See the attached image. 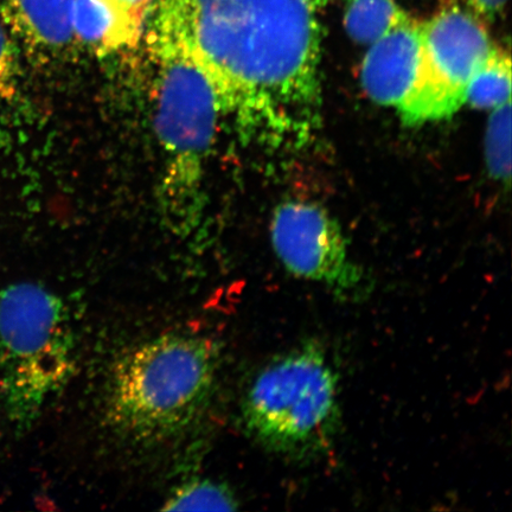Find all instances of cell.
I'll return each mask as SVG.
<instances>
[{"mask_svg":"<svg viewBox=\"0 0 512 512\" xmlns=\"http://www.w3.org/2000/svg\"><path fill=\"white\" fill-rule=\"evenodd\" d=\"M326 3L158 0L150 38L187 51L247 139L300 149L320 124Z\"/></svg>","mask_w":512,"mask_h":512,"instance_id":"cell-1","label":"cell"},{"mask_svg":"<svg viewBox=\"0 0 512 512\" xmlns=\"http://www.w3.org/2000/svg\"><path fill=\"white\" fill-rule=\"evenodd\" d=\"M76 342L64 300L46 286L0 291V401L17 433L40 419L75 373Z\"/></svg>","mask_w":512,"mask_h":512,"instance_id":"cell-4","label":"cell"},{"mask_svg":"<svg viewBox=\"0 0 512 512\" xmlns=\"http://www.w3.org/2000/svg\"><path fill=\"white\" fill-rule=\"evenodd\" d=\"M75 0H0V21L31 55L47 59L63 53L76 40L72 10Z\"/></svg>","mask_w":512,"mask_h":512,"instance_id":"cell-9","label":"cell"},{"mask_svg":"<svg viewBox=\"0 0 512 512\" xmlns=\"http://www.w3.org/2000/svg\"><path fill=\"white\" fill-rule=\"evenodd\" d=\"M144 22L108 0H75L73 5L76 40L104 53L136 46L142 37Z\"/></svg>","mask_w":512,"mask_h":512,"instance_id":"cell-10","label":"cell"},{"mask_svg":"<svg viewBox=\"0 0 512 512\" xmlns=\"http://www.w3.org/2000/svg\"><path fill=\"white\" fill-rule=\"evenodd\" d=\"M271 235L274 251L288 272L322 284L344 302L367 296L366 275L350 258L342 228L318 204H280L273 216Z\"/></svg>","mask_w":512,"mask_h":512,"instance_id":"cell-7","label":"cell"},{"mask_svg":"<svg viewBox=\"0 0 512 512\" xmlns=\"http://www.w3.org/2000/svg\"><path fill=\"white\" fill-rule=\"evenodd\" d=\"M238 499L228 486L209 479L191 480L166 501L164 511H234L238 509Z\"/></svg>","mask_w":512,"mask_h":512,"instance_id":"cell-13","label":"cell"},{"mask_svg":"<svg viewBox=\"0 0 512 512\" xmlns=\"http://www.w3.org/2000/svg\"><path fill=\"white\" fill-rule=\"evenodd\" d=\"M18 86L15 40L0 21V108L14 100Z\"/></svg>","mask_w":512,"mask_h":512,"instance_id":"cell-15","label":"cell"},{"mask_svg":"<svg viewBox=\"0 0 512 512\" xmlns=\"http://www.w3.org/2000/svg\"><path fill=\"white\" fill-rule=\"evenodd\" d=\"M150 41L160 67L156 125L168 157L163 189L172 214L188 222L200 198L219 106L207 76L187 51L174 43Z\"/></svg>","mask_w":512,"mask_h":512,"instance_id":"cell-5","label":"cell"},{"mask_svg":"<svg viewBox=\"0 0 512 512\" xmlns=\"http://www.w3.org/2000/svg\"><path fill=\"white\" fill-rule=\"evenodd\" d=\"M421 23L403 16L380 40L370 44L361 80L369 98L396 110L411 93L421 55Z\"/></svg>","mask_w":512,"mask_h":512,"instance_id":"cell-8","label":"cell"},{"mask_svg":"<svg viewBox=\"0 0 512 512\" xmlns=\"http://www.w3.org/2000/svg\"><path fill=\"white\" fill-rule=\"evenodd\" d=\"M421 55L411 93L398 108L403 123L421 125L452 117L465 104L466 87L495 43L483 19L446 0L421 23Z\"/></svg>","mask_w":512,"mask_h":512,"instance_id":"cell-6","label":"cell"},{"mask_svg":"<svg viewBox=\"0 0 512 512\" xmlns=\"http://www.w3.org/2000/svg\"><path fill=\"white\" fill-rule=\"evenodd\" d=\"M511 95V59L508 51L495 47L466 87L465 101L479 110H494Z\"/></svg>","mask_w":512,"mask_h":512,"instance_id":"cell-11","label":"cell"},{"mask_svg":"<svg viewBox=\"0 0 512 512\" xmlns=\"http://www.w3.org/2000/svg\"><path fill=\"white\" fill-rule=\"evenodd\" d=\"M108 2L118 5L119 8L145 21L147 14L156 8L158 0H108Z\"/></svg>","mask_w":512,"mask_h":512,"instance_id":"cell-17","label":"cell"},{"mask_svg":"<svg viewBox=\"0 0 512 512\" xmlns=\"http://www.w3.org/2000/svg\"><path fill=\"white\" fill-rule=\"evenodd\" d=\"M219 351L209 338L168 334L138 345L113 371L107 416L137 441H160L187 430L213 398Z\"/></svg>","mask_w":512,"mask_h":512,"instance_id":"cell-2","label":"cell"},{"mask_svg":"<svg viewBox=\"0 0 512 512\" xmlns=\"http://www.w3.org/2000/svg\"><path fill=\"white\" fill-rule=\"evenodd\" d=\"M243 422L258 443L294 462L322 457L342 425L339 380L322 343L274 357L243 396Z\"/></svg>","mask_w":512,"mask_h":512,"instance_id":"cell-3","label":"cell"},{"mask_svg":"<svg viewBox=\"0 0 512 512\" xmlns=\"http://www.w3.org/2000/svg\"><path fill=\"white\" fill-rule=\"evenodd\" d=\"M473 14L485 21H495L502 14L509 0H463Z\"/></svg>","mask_w":512,"mask_h":512,"instance_id":"cell-16","label":"cell"},{"mask_svg":"<svg viewBox=\"0 0 512 512\" xmlns=\"http://www.w3.org/2000/svg\"><path fill=\"white\" fill-rule=\"evenodd\" d=\"M485 160L495 181L511 179V101L494 108L485 134Z\"/></svg>","mask_w":512,"mask_h":512,"instance_id":"cell-14","label":"cell"},{"mask_svg":"<svg viewBox=\"0 0 512 512\" xmlns=\"http://www.w3.org/2000/svg\"><path fill=\"white\" fill-rule=\"evenodd\" d=\"M405 15L395 0H348L344 27L352 40L370 46Z\"/></svg>","mask_w":512,"mask_h":512,"instance_id":"cell-12","label":"cell"}]
</instances>
